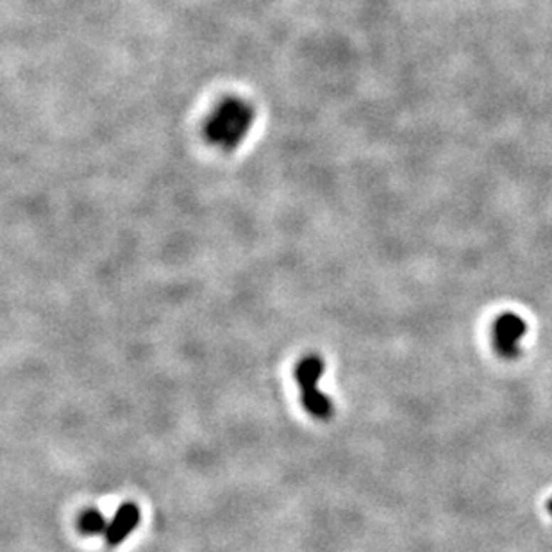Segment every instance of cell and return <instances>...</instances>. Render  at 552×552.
<instances>
[{"mask_svg": "<svg viewBox=\"0 0 552 552\" xmlns=\"http://www.w3.org/2000/svg\"><path fill=\"white\" fill-rule=\"evenodd\" d=\"M139 522V508L132 502H125L115 513L113 520L107 524L106 529V541L111 547L120 545L132 531L136 529Z\"/></svg>", "mask_w": 552, "mask_h": 552, "instance_id": "277c9868", "label": "cell"}, {"mask_svg": "<svg viewBox=\"0 0 552 552\" xmlns=\"http://www.w3.org/2000/svg\"><path fill=\"white\" fill-rule=\"evenodd\" d=\"M253 124V110L242 100H227L216 110L208 125L209 139L223 149H233L247 136Z\"/></svg>", "mask_w": 552, "mask_h": 552, "instance_id": "6da1fadb", "label": "cell"}, {"mask_svg": "<svg viewBox=\"0 0 552 552\" xmlns=\"http://www.w3.org/2000/svg\"><path fill=\"white\" fill-rule=\"evenodd\" d=\"M526 322L520 317L513 313L501 314L495 320L494 326V340L495 347L504 358H513L516 356L519 349H516V341L526 334Z\"/></svg>", "mask_w": 552, "mask_h": 552, "instance_id": "3957f363", "label": "cell"}, {"mask_svg": "<svg viewBox=\"0 0 552 552\" xmlns=\"http://www.w3.org/2000/svg\"><path fill=\"white\" fill-rule=\"evenodd\" d=\"M324 373V363L319 356H307L297 363L295 379L300 390V399L309 415L317 418H329L333 404L319 390V381Z\"/></svg>", "mask_w": 552, "mask_h": 552, "instance_id": "7a4b0ae2", "label": "cell"}, {"mask_svg": "<svg viewBox=\"0 0 552 552\" xmlns=\"http://www.w3.org/2000/svg\"><path fill=\"white\" fill-rule=\"evenodd\" d=\"M106 519L97 509H86L79 516V531L83 534H100L106 533Z\"/></svg>", "mask_w": 552, "mask_h": 552, "instance_id": "5b68a950", "label": "cell"}, {"mask_svg": "<svg viewBox=\"0 0 552 552\" xmlns=\"http://www.w3.org/2000/svg\"><path fill=\"white\" fill-rule=\"evenodd\" d=\"M547 509H548V513H551V515H552V499L547 502Z\"/></svg>", "mask_w": 552, "mask_h": 552, "instance_id": "8992f818", "label": "cell"}]
</instances>
